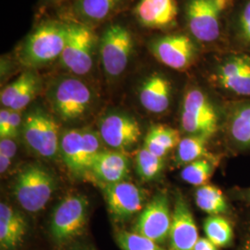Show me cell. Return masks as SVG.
Wrapping results in <instances>:
<instances>
[{
	"mask_svg": "<svg viewBox=\"0 0 250 250\" xmlns=\"http://www.w3.org/2000/svg\"><path fill=\"white\" fill-rule=\"evenodd\" d=\"M194 250H217V247L207 237H200L197 240Z\"/></svg>",
	"mask_w": 250,
	"mask_h": 250,
	"instance_id": "cell-35",
	"label": "cell"
},
{
	"mask_svg": "<svg viewBox=\"0 0 250 250\" xmlns=\"http://www.w3.org/2000/svg\"><path fill=\"white\" fill-rule=\"evenodd\" d=\"M243 250H250V238H249L247 242H246V244H245V246L243 248Z\"/></svg>",
	"mask_w": 250,
	"mask_h": 250,
	"instance_id": "cell-38",
	"label": "cell"
},
{
	"mask_svg": "<svg viewBox=\"0 0 250 250\" xmlns=\"http://www.w3.org/2000/svg\"><path fill=\"white\" fill-rule=\"evenodd\" d=\"M99 129L103 142L111 148L123 152L134 146L142 134L141 127L134 117L118 111L102 117Z\"/></svg>",
	"mask_w": 250,
	"mask_h": 250,
	"instance_id": "cell-14",
	"label": "cell"
},
{
	"mask_svg": "<svg viewBox=\"0 0 250 250\" xmlns=\"http://www.w3.org/2000/svg\"><path fill=\"white\" fill-rule=\"evenodd\" d=\"M11 162H12L11 159H9L6 156L0 155V171H1V173H5L8 170L9 166L11 165Z\"/></svg>",
	"mask_w": 250,
	"mask_h": 250,
	"instance_id": "cell-36",
	"label": "cell"
},
{
	"mask_svg": "<svg viewBox=\"0 0 250 250\" xmlns=\"http://www.w3.org/2000/svg\"><path fill=\"white\" fill-rule=\"evenodd\" d=\"M219 113L205 92L192 87L186 92L181 107V126L188 134L211 137L219 126Z\"/></svg>",
	"mask_w": 250,
	"mask_h": 250,
	"instance_id": "cell-10",
	"label": "cell"
},
{
	"mask_svg": "<svg viewBox=\"0 0 250 250\" xmlns=\"http://www.w3.org/2000/svg\"><path fill=\"white\" fill-rule=\"evenodd\" d=\"M171 220L169 197L165 192L160 191L145 206L135 223L134 231L162 244L169 238Z\"/></svg>",
	"mask_w": 250,
	"mask_h": 250,
	"instance_id": "cell-13",
	"label": "cell"
},
{
	"mask_svg": "<svg viewBox=\"0 0 250 250\" xmlns=\"http://www.w3.org/2000/svg\"><path fill=\"white\" fill-rule=\"evenodd\" d=\"M88 172L105 186L116 184L128 177L130 163L123 151L101 150L93 161Z\"/></svg>",
	"mask_w": 250,
	"mask_h": 250,
	"instance_id": "cell-20",
	"label": "cell"
},
{
	"mask_svg": "<svg viewBox=\"0 0 250 250\" xmlns=\"http://www.w3.org/2000/svg\"><path fill=\"white\" fill-rule=\"evenodd\" d=\"M115 240L122 250H166L160 244L134 232L120 231L115 235Z\"/></svg>",
	"mask_w": 250,
	"mask_h": 250,
	"instance_id": "cell-31",
	"label": "cell"
},
{
	"mask_svg": "<svg viewBox=\"0 0 250 250\" xmlns=\"http://www.w3.org/2000/svg\"><path fill=\"white\" fill-rule=\"evenodd\" d=\"M21 134L27 146L36 155L51 160L60 152V126L44 108H31L23 118Z\"/></svg>",
	"mask_w": 250,
	"mask_h": 250,
	"instance_id": "cell-6",
	"label": "cell"
},
{
	"mask_svg": "<svg viewBox=\"0 0 250 250\" xmlns=\"http://www.w3.org/2000/svg\"><path fill=\"white\" fill-rule=\"evenodd\" d=\"M22 123H23V118L21 115V111L11 109L9 138L16 139L18 137L20 133H21Z\"/></svg>",
	"mask_w": 250,
	"mask_h": 250,
	"instance_id": "cell-32",
	"label": "cell"
},
{
	"mask_svg": "<svg viewBox=\"0 0 250 250\" xmlns=\"http://www.w3.org/2000/svg\"><path fill=\"white\" fill-rule=\"evenodd\" d=\"M211 78L226 95L250 99V52L232 50L220 56Z\"/></svg>",
	"mask_w": 250,
	"mask_h": 250,
	"instance_id": "cell-7",
	"label": "cell"
},
{
	"mask_svg": "<svg viewBox=\"0 0 250 250\" xmlns=\"http://www.w3.org/2000/svg\"><path fill=\"white\" fill-rule=\"evenodd\" d=\"M134 37L126 27L114 23L107 26L99 39L101 65L108 79L115 80L125 73L134 52Z\"/></svg>",
	"mask_w": 250,
	"mask_h": 250,
	"instance_id": "cell-8",
	"label": "cell"
},
{
	"mask_svg": "<svg viewBox=\"0 0 250 250\" xmlns=\"http://www.w3.org/2000/svg\"><path fill=\"white\" fill-rule=\"evenodd\" d=\"M89 203L82 194L64 197L54 208L50 221V233L54 241L64 244L83 232L87 222Z\"/></svg>",
	"mask_w": 250,
	"mask_h": 250,
	"instance_id": "cell-11",
	"label": "cell"
},
{
	"mask_svg": "<svg viewBox=\"0 0 250 250\" xmlns=\"http://www.w3.org/2000/svg\"><path fill=\"white\" fill-rule=\"evenodd\" d=\"M138 97L142 107L147 111L154 114L164 113L171 102L170 82L161 73H152L141 83Z\"/></svg>",
	"mask_w": 250,
	"mask_h": 250,
	"instance_id": "cell-19",
	"label": "cell"
},
{
	"mask_svg": "<svg viewBox=\"0 0 250 250\" xmlns=\"http://www.w3.org/2000/svg\"><path fill=\"white\" fill-rule=\"evenodd\" d=\"M164 158H161L152 154L145 146L136 154V173L143 182H152L159 178L164 170Z\"/></svg>",
	"mask_w": 250,
	"mask_h": 250,
	"instance_id": "cell-28",
	"label": "cell"
},
{
	"mask_svg": "<svg viewBox=\"0 0 250 250\" xmlns=\"http://www.w3.org/2000/svg\"><path fill=\"white\" fill-rule=\"evenodd\" d=\"M207 238L215 246L226 247L232 239V229L229 222L220 215H209L204 222Z\"/></svg>",
	"mask_w": 250,
	"mask_h": 250,
	"instance_id": "cell-29",
	"label": "cell"
},
{
	"mask_svg": "<svg viewBox=\"0 0 250 250\" xmlns=\"http://www.w3.org/2000/svg\"><path fill=\"white\" fill-rule=\"evenodd\" d=\"M227 30L235 50L250 52V0L234 3L227 21Z\"/></svg>",
	"mask_w": 250,
	"mask_h": 250,
	"instance_id": "cell-23",
	"label": "cell"
},
{
	"mask_svg": "<svg viewBox=\"0 0 250 250\" xmlns=\"http://www.w3.org/2000/svg\"><path fill=\"white\" fill-rule=\"evenodd\" d=\"M124 0H75L72 5V22L93 28L104 22L122 5Z\"/></svg>",
	"mask_w": 250,
	"mask_h": 250,
	"instance_id": "cell-21",
	"label": "cell"
},
{
	"mask_svg": "<svg viewBox=\"0 0 250 250\" xmlns=\"http://www.w3.org/2000/svg\"><path fill=\"white\" fill-rule=\"evenodd\" d=\"M10 112L11 109L3 107L0 110V137H9V124H10Z\"/></svg>",
	"mask_w": 250,
	"mask_h": 250,
	"instance_id": "cell-34",
	"label": "cell"
},
{
	"mask_svg": "<svg viewBox=\"0 0 250 250\" xmlns=\"http://www.w3.org/2000/svg\"><path fill=\"white\" fill-rule=\"evenodd\" d=\"M52 1H55V2H59V1H64V0H52Z\"/></svg>",
	"mask_w": 250,
	"mask_h": 250,
	"instance_id": "cell-40",
	"label": "cell"
},
{
	"mask_svg": "<svg viewBox=\"0 0 250 250\" xmlns=\"http://www.w3.org/2000/svg\"><path fill=\"white\" fill-rule=\"evenodd\" d=\"M73 250H95L92 247H88V246H79L77 248H75Z\"/></svg>",
	"mask_w": 250,
	"mask_h": 250,
	"instance_id": "cell-37",
	"label": "cell"
},
{
	"mask_svg": "<svg viewBox=\"0 0 250 250\" xmlns=\"http://www.w3.org/2000/svg\"><path fill=\"white\" fill-rule=\"evenodd\" d=\"M213 171L214 163L203 158L186 165L181 171V177L189 185L201 187L207 185Z\"/></svg>",
	"mask_w": 250,
	"mask_h": 250,
	"instance_id": "cell-30",
	"label": "cell"
},
{
	"mask_svg": "<svg viewBox=\"0 0 250 250\" xmlns=\"http://www.w3.org/2000/svg\"><path fill=\"white\" fill-rule=\"evenodd\" d=\"M56 188L53 173L38 163H32L19 171L12 192L24 210L35 213L45 208Z\"/></svg>",
	"mask_w": 250,
	"mask_h": 250,
	"instance_id": "cell-4",
	"label": "cell"
},
{
	"mask_svg": "<svg viewBox=\"0 0 250 250\" xmlns=\"http://www.w3.org/2000/svg\"><path fill=\"white\" fill-rule=\"evenodd\" d=\"M138 22L149 29H167L174 25L178 16L176 0H140L134 8Z\"/></svg>",
	"mask_w": 250,
	"mask_h": 250,
	"instance_id": "cell-18",
	"label": "cell"
},
{
	"mask_svg": "<svg viewBox=\"0 0 250 250\" xmlns=\"http://www.w3.org/2000/svg\"><path fill=\"white\" fill-rule=\"evenodd\" d=\"M100 134L90 129H71L61 136L60 153L64 164L72 174L83 175L99 152Z\"/></svg>",
	"mask_w": 250,
	"mask_h": 250,
	"instance_id": "cell-9",
	"label": "cell"
},
{
	"mask_svg": "<svg viewBox=\"0 0 250 250\" xmlns=\"http://www.w3.org/2000/svg\"><path fill=\"white\" fill-rule=\"evenodd\" d=\"M235 0H188L186 21L191 36L201 44H212L223 35Z\"/></svg>",
	"mask_w": 250,
	"mask_h": 250,
	"instance_id": "cell-3",
	"label": "cell"
},
{
	"mask_svg": "<svg viewBox=\"0 0 250 250\" xmlns=\"http://www.w3.org/2000/svg\"><path fill=\"white\" fill-rule=\"evenodd\" d=\"M42 88V81L34 70L22 72L1 91V105L12 110L21 111L36 99Z\"/></svg>",
	"mask_w": 250,
	"mask_h": 250,
	"instance_id": "cell-17",
	"label": "cell"
},
{
	"mask_svg": "<svg viewBox=\"0 0 250 250\" xmlns=\"http://www.w3.org/2000/svg\"><path fill=\"white\" fill-rule=\"evenodd\" d=\"M228 133L242 148L250 147V99L234 104L228 116Z\"/></svg>",
	"mask_w": 250,
	"mask_h": 250,
	"instance_id": "cell-24",
	"label": "cell"
},
{
	"mask_svg": "<svg viewBox=\"0 0 250 250\" xmlns=\"http://www.w3.org/2000/svg\"><path fill=\"white\" fill-rule=\"evenodd\" d=\"M17 153V145L13 138H1L0 140V155L6 156L13 160Z\"/></svg>",
	"mask_w": 250,
	"mask_h": 250,
	"instance_id": "cell-33",
	"label": "cell"
},
{
	"mask_svg": "<svg viewBox=\"0 0 250 250\" xmlns=\"http://www.w3.org/2000/svg\"><path fill=\"white\" fill-rule=\"evenodd\" d=\"M68 23L45 21L36 28L25 39L20 50V60L34 70L60 60L66 45Z\"/></svg>",
	"mask_w": 250,
	"mask_h": 250,
	"instance_id": "cell-2",
	"label": "cell"
},
{
	"mask_svg": "<svg viewBox=\"0 0 250 250\" xmlns=\"http://www.w3.org/2000/svg\"><path fill=\"white\" fill-rule=\"evenodd\" d=\"M209 138L204 134H189L181 139L176 147V164L186 166L193 161L203 159L208 154L207 144Z\"/></svg>",
	"mask_w": 250,
	"mask_h": 250,
	"instance_id": "cell-26",
	"label": "cell"
},
{
	"mask_svg": "<svg viewBox=\"0 0 250 250\" xmlns=\"http://www.w3.org/2000/svg\"><path fill=\"white\" fill-rule=\"evenodd\" d=\"M27 232L24 217L7 203L0 204V248L13 250L21 244Z\"/></svg>",
	"mask_w": 250,
	"mask_h": 250,
	"instance_id": "cell-22",
	"label": "cell"
},
{
	"mask_svg": "<svg viewBox=\"0 0 250 250\" xmlns=\"http://www.w3.org/2000/svg\"><path fill=\"white\" fill-rule=\"evenodd\" d=\"M178 131L168 125H152L147 131L144 146L152 154L164 158L180 143Z\"/></svg>",
	"mask_w": 250,
	"mask_h": 250,
	"instance_id": "cell-25",
	"label": "cell"
},
{
	"mask_svg": "<svg viewBox=\"0 0 250 250\" xmlns=\"http://www.w3.org/2000/svg\"><path fill=\"white\" fill-rule=\"evenodd\" d=\"M45 96L54 114L66 123L83 118L95 102L89 85L74 75L56 78L47 87Z\"/></svg>",
	"mask_w": 250,
	"mask_h": 250,
	"instance_id": "cell-1",
	"label": "cell"
},
{
	"mask_svg": "<svg viewBox=\"0 0 250 250\" xmlns=\"http://www.w3.org/2000/svg\"><path fill=\"white\" fill-rule=\"evenodd\" d=\"M196 42L192 36L174 33L154 39L149 48L160 62L172 70L184 72L197 62L199 50Z\"/></svg>",
	"mask_w": 250,
	"mask_h": 250,
	"instance_id": "cell-12",
	"label": "cell"
},
{
	"mask_svg": "<svg viewBox=\"0 0 250 250\" xmlns=\"http://www.w3.org/2000/svg\"><path fill=\"white\" fill-rule=\"evenodd\" d=\"M104 196L107 208L114 220L124 222L143 210L146 193L131 182L123 181L106 185Z\"/></svg>",
	"mask_w": 250,
	"mask_h": 250,
	"instance_id": "cell-15",
	"label": "cell"
},
{
	"mask_svg": "<svg viewBox=\"0 0 250 250\" xmlns=\"http://www.w3.org/2000/svg\"><path fill=\"white\" fill-rule=\"evenodd\" d=\"M244 196L246 197V199L250 203V190H248V191L244 194Z\"/></svg>",
	"mask_w": 250,
	"mask_h": 250,
	"instance_id": "cell-39",
	"label": "cell"
},
{
	"mask_svg": "<svg viewBox=\"0 0 250 250\" xmlns=\"http://www.w3.org/2000/svg\"><path fill=\"white\" fill-rule=\"evenodd\" d=\"M195 200L197 207L208 214H223L228 208L221 189L211 185L198 187L195 192Z\"/></svg>",
	"mask_w": 250,
	"mask_h": 250,
	"instance_id": "cell-27",
	"label": "cell"
},
{
	"mask_svg": "<svg viewBox=\"0 0 250 250\" xmlns=\"http://www.w3.org/2000/svg\"><path fill=\"white\" fill-rule=\"evenodd\" d=\"M169 239L170 250H194L199 239L193 214L181 195L175 198Z\"/></svg>",
	"mask_w": 250,
	"mask_h": 250,
	"instance_id": "cell-16",
	"label": "cell"
},
{
	"mask_svg": "<svg viewBox=\"0 0 250 250\" xmlns=\"http://www.w3.org/2000/svg\"><path fill=\"white\" fill-rule=\"evenodd\" d=\"M99 42L92 28L68 22L66 45L59 60L61 66L74 76L87 75L94 68Z\"/></svg>",
	"mask_w": 250,
	"mask_h": 250,
	"instance_id": "cell-5",
	"label": "cell"
}]
</instances>
